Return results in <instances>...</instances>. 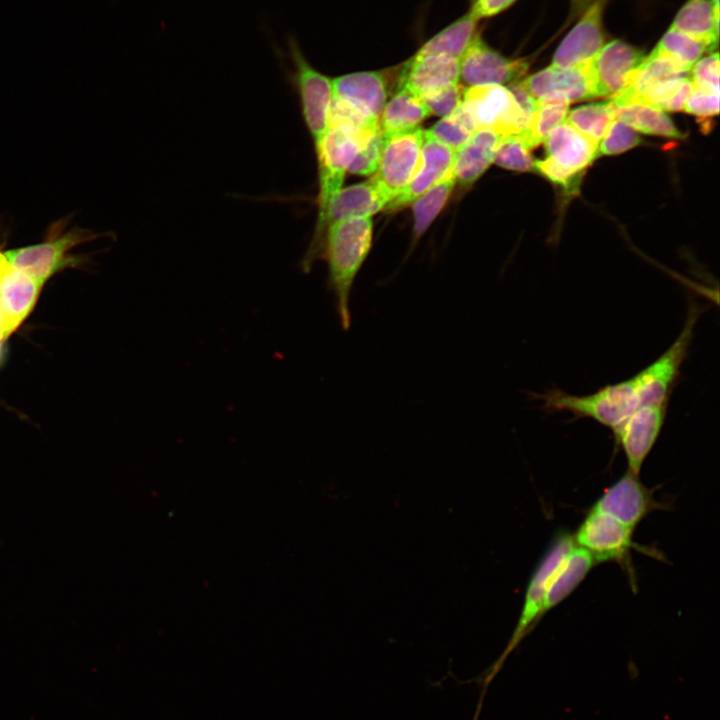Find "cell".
Wrapping results in <instances>:
<instances>
[{"label":"cell","instance_id":"6da1fadb","mask_svg":"<svg viewBox=\"0 0 720 720\" xmlns=\"http://www.w3.org/2000/svg\"><path fill=\"white\" fill-rule=\"evenodd\" d=\"M702 312L691 302L685 325L665 352L634 376L608 384L592 394L572 395L560 389L535 394L549 412H569L575 417L590 418L612 429L642 406L667 405L688 354L694 327Z\"/></svg>","mask_w":720,"mask_h":720},{"label":"cell","instance_id":"7a4b0ae2","mask_svg":"<svg viewBox=\"0 0 720 720\" xmlns=\"http://www.w3.org/2000/svg\"><path fill=\"white\" fill-rule=\"evenodd\" d=\"M372 238V217L353 218L333 224L324 237L320 258L327 261L329 288L335 295L343 330L351 326V290L370 252Z\"/></svg>","mask_w":720,"mask_h":720},{"label":"cell","instance_id":"3957f363","mask_svg":"<svg viewBox=\"0 0 720 720\" xmlns=\"http://www.w3.org/2000/svg\"><path fill=\"white\" fill-rule=\"evenodd\" d=\"M97 236L79 227L68 229L65 220H61L49 227L43 241L5 251V255L12 267L44 285L64 268L78 264L79 258L71 251Z\"/></svg>","mask_w":720,"mask_h":720},{"label":"cell","instance_id":"277c9868","mask_svg":"<svg viewBox=\"0 0 720 720\" xmlns=\"http://www.w3.org/2000/svg\"><path fill=\"white\" fill-rule=\"evenodd\" d=\"M574 545L573 535L569 532L561 530L554 535L531 574L513 634L503 653L486 673L483 680L484 688L498 673L509 654L541 619V610L548 584Z\"/></svg>","mask_w":720,"mask_h":720},{"label":"cell","instance_id":"5b68a950","mask_svg":"<svg viewBox=\"0 0 720 720\" xmlns=\"http://www.w3.org/2000/svg\"><path fill=\"white\" fill-rule=\"evenodd\" d=\"M288 56L292 66L290 80L299 96L303 119L316 150L328 130L332 79L310 64L293 37L288 39Z\"/></svg>","mask_w":720,"mask_h":720},{"label":"cell","instance_id":"8992f818","mask_svg":"<svg viewBox=\"0 0 720 720\" xmlns=\"http://www.w3.org/2000/svg\"><path fill=\"white\" fill-rule=\"evenodd\" d=\"M423 142L424 130L421 127L383 133L379 166L370 178L386 205L415 175L421 160Z\"/></svg>","mask_w":720,"mask_h":720},{"label":"cell","instance_id":"52a82bcc","mask_svg":"<svg viewBox=\"0 0 720 720\" xmlns=\"http://www.w3.org/2000/svg\"><path fill=\"white\" fill-rule=\"evenodd\" d=\"M461 106L475 130L490 129L502 137L521 133L530 120L510 90L503 85L465 88Z\"/></svg>","mask_w":720,"mask_h":720},{"label":"cell","instance_id":"ba28073f","mask_svg":"<svg viewBox=\"0 0 720 720\" xmlns=\"http://www.w3.org/2000/svg\"><path fill=\"white\" fill-rule=\"evenodd\" d=\"M386 202L371 178L365 182L341 188L328 204L321 224L315 228L311 244L301 263L303 270L308 272L312 264L320 258V253L327 229L338 222L372 217L383 211Z\"/></svg>","mask_w":720,"mask_h":720},{"label":"cell","instance_id":"9c48e42d","mask_svg":"<svg viewBox=\"0 0 720 720\" xmlns=\"http://www.w3.org/2000/svg\"><path fill=\"white\" fill-rule=\"evenodd\" d=\"M634 529L614 517L590 509L580 523L573 540L591 554L595 562H618L626 565L635 547Z\"/></svg>","mask_w":720,"mask_h":720},{"label":"cell","instance_id":"30bf717a","mask_svg":"<svg viewBox=\"0 0 720 720\" xmlns=\"http://www.w3.org/2000/svg\"><path fill=\"white\" fill-rule=\"evenodd\" d=\"M363 146L357 139L342 130L328 128L322 142L315 150L319 179L316 227L321 224L329 202L342 188L345 174Z\"/></svg>","mask_w":720,"mask_h":720},{"label":"cell","instance_id":"8fae6325","mask_svg":"<svg viewBox=\"0 0 720 720\" xmlns=\"http://www.w3.org/2000/svg\"><path fill=\"white\" fill-rule=\"evenodd\" d=\"M520 82L536 100L569 104L597 98L591 59L569 68L550 65Z\"/></svg>","mask_w":720,"mask_h":720},{"label":"cell","instance_id":"7c38bea8","mask_svg":"<svg viewBox=\"0 0 720 720\" xmlns=\"http://www.w3.org/2000/svg\"><path fill=\"white\" fill-rule=\"evenodd\" d=\"M525 59H510L491 48L478 33L460 60V80L468 87L519 81L528 69Z\"/></svg>","mask_w":720,"mask_h":720},{"label":"cell","instance_id":"4fadbf2b","mask_svg":"<svg viewBox=\"0 0 720 720\" xmlns=\"http://www.w3.org/2000/svg\"><path fill=\"white\" fill-rule=\"evenodd\" d=\"M666 411L667 405H645L611 429L633 473L640 474L663 428Z\"/></svg>","mask_w":720,"mask_h":720},{"label":"cell","instance_id":"5bb4252c","mask_svg":"<svg viewBox=\"0 0 720 720\" xmlns=\"http://www.w3.org/2000/svg\"><path fill=\"white\" fill-rule=\"evenodd\" d=\"M639 474L628 470L611 484L595 501L592 510L608 514L626 526H636L651 512L660 508Z\"/></svg>","mask_w":720,"mask_h":720},{"label":"cell","instance_id":"9a60e30c","mask_svg":"<svg viewBox=\"0 0 720 720\" xmlns=\"http://www.w3.org/2000/svg\"><path fill=\"white\" fill-rule=\"evenodd\" d=\"M644 57L641 50L621 40L604 44L591 59L597 97L612 98L622 91Z\"/></svg>","mask_w":720,"mask_h":720},{"label":"cell","instance_id":"2e32d148","mask_svg":"<svg viewBox=\"0 0 720 720\" xmlns=\"http://www.w3.org/2000/svg\"><path fill=\"white\" fill-rule=\"evenodd\" d=\"M603 0L594 1L557 47L552 66L569 68L592 59L604 45Z\"/></svg>","mask_w":720,"mask_h":720},{"label":"cell","instance_id":"e0dca14e","mask_svg":"<svg viewBox=\"0 0 720 720\" xmlns=\"http://www.w3.org/2000/svg\"><path fill=\"white\" fill-rule=\"evenodd\" d=\"M387 71H361L332 79L333 97L380 121L387 102Z\"/></svg>","mask_w":720,"mask_h":720},{"label":"cell","instance_id":"ac0fdd59","mask_svg":"<svg viewBox=\"0 0 720 720\" xmlns=\"http://www.w3.org/2000/svg\"><path fill=\"white\" fill-rule=\"evenodd\" d=\"M454 155L453 149L424 134L421 160L415 175L383 211L393 213L410 205L448 173L453 167Z\"/></svg>","mask_w":720,"mask_h":720},{"label":"cell","instance_id":"d6986e66","mask_svg":"<svg viewBox=\"0 0 720 720\" xmlns=\"http://www.w3.org/2000/svg\"><path fill=\"white\" fill-rule=\"evenodd\" d=\"M397 85L416 96L460 82V61L444 56L413 55L397 71Z\"/></svg>","mask_w":720,"mask_h":720},{"label":"cell","instance_id":"ffe728a7","mask_svg":"<svg viewBox=\"0 0 720 720\" xmlns=\"http://www.w3.org/2000/svg\"><path fill=\"white\" fill-rule=\"evenodd\" d=\"M42 284L10 267L0 280V315L7 339L32 311Z\"/></svg>","mask_w":720,"mask_h":720},{"label":"cell","instance_id":"44dd1931","mask_svg":"<svg viewBox=\"0 0 720 720\" xmlns=\"http://www.w3.org/2000/svg\"><path fill=\"white\" fill-rule=\"evenodd\" d=\"M549 159L562 169L577 175L599 156L598 145L569 123L556 126L544 140Z\"/></svg>","mask_w":720,"mask_h":720},{"label":"cell","instance_id":"7402d4cb","mask_svg":"<svg viewBox=\"0 0 720 720\" xmlns=\"http://www.w3.org/2000/svg\"><path fill=\"white\" fill-rule=\"evenodd\" d=\"M502 136L493 130H475L454 155L453 172L456 184L468 189L494 162L495 153Z\"/></svg>","mask_w":720,"mask_h":720},{"label":"cell","instance_id":"603a6c76","mask_svg":"<svg viewBox=\"0 0 720 720\" xmlns=\"http://www.w3.org/2000/svg\"><path fill=\"white\" fill-rule=\"evenodd\" d=\"M595 564L589 552L574 545L548 584L541 618L563 602L580 585Z\"/></svg>","mask_w":720,"mask_h":720},{"label":"cell","instance_id":"cb8c5ba5","mask_svg":"<svg viewBox=\"0 0 720 720\" xmlns=\"http://www.w3.org/2000/svg\"><path fill=\"white\" fill-rule=\"evenodd\" d=\"M670 28L705 42L712 51L719 38V0H688Z\"/></svg>","mask_w":720,"mask_h":720},{"label":"cell","instance_id":"d4e9b609","mask_svg":"<svg viewBox=\"0 0 720 720\" xmlns=\"http://www.w3.org/2000/svg\"><path fill=\"white\" fill-rule=\"evenodd\" d=\"M476 20L469 11L427 40L416 56H444L461 60L477 32Z\"/></svg>","mask_w":720,"mask_h":720},{"label":"cell","instance_id":"484cf974","mask_svg":"<svg viewBox=\"0 0 720 720\" xmlns=\"http://www.w3.org/2000/svg\"><path fill=\"white\" fill-rule=\"evenodd\" d=\"M430 112L419 96L402 87H396L392 98L388 100L380 117L383 133L396 132L420 127L430 116Z\"/></svg>","mask_w":720,"mask_h":720},{"label":"cell","instance_id":"4316f807","mask_svg":"<svg viewBox=\"0 0 720 720\" xmlns=\"http://www.w3.org/2000/svg\"><path fill=\"white\" fill-rule=\"evenodd\" d=\"M456 186L453 167L448 173L411 204L413 240L417 242L445 207Z\"/></svg>","mask_w":720,"mask_h":720},{"label":"cell","instance_id":"83f0119b","mask_svg":"<svg viewBox=\"0 0 720 720\" xmlns=\"http://www.w3.org/2000/svg\"><path fill=\"white\" fill-rule=\"evenodd\" d=\"M614 119L646 134L675 139L684 137L669 116L649 105L635 103L614 106Z\"/></svg>","mask_w":720,"mask_h":720},{"label":"cell","instance_id":"f1b7e54d","mask_svg":"<svg viewBox=\"0 0 720 720\" xmlns=\"http://www.w3.org/2000/svg\"><path fill=\"white\" fill-rule=\"evenodd\" d=\"M692 89L690 75L670 78L647 87L631 104H645L661 111H680Z\"/></svg>","mask_w":720,"mask_h":720},{"label":"cell","instance_id":"f546056e","mask_svg":"<svg viewBox=\"0 0 720 720\" xmlns=\"http://www.w3.org/2000/svg\"><path fill=\"white\" fill-rule=\"evenodd\" d=\"M567 114V103L537 100L536 109L527 127L519 135L525 144L533 149L543 142L556 126L562 124Z\"/></svg>","mask_w":720,"mask_h":720},{"label":"cell","instance_id":"4dcf8cb0","mask_svg":"<svg viewBox=\"0 0 720 720\" xmlns=\"http://www.w3.org/2000/svg\"><path fill=\"white\" fill-rule=\"evenodd\" d=\"M613 120L614 105L611 101L576 107L567 117V123L597 144Z\"/></svg>","mask_w":720,"mask_h":720},{"label":"cell","instance_id":"1f68e13d","mask_svg":"<svg viewBox=\"0 0 720 720\" xmlns=\"http://www.w3.org/2000/svg\"><path fill=\"white\" fill-rule=\"evenodd\" d=\"M474 131L472 120L460 104L451 114L424 130V134L456 151Z\"/></svg>","mask_w":720,"mask_h":720},{"label":"cell","instance_id":"d6a6232c","mask_svg":"<svg viewBox=\"0 0 720 720\" xmlns=\"http://www.w3.org/2000/svg\"><path fill=\"white\" fill-rule=\"evenodd\" d=\"M654 49L676 60L689 71L705 52L710 51L705 42L672 28L668 29Z\"/></svg>","mask_w":720,"mask_h":720},{"label":"cell","instance_id":"836d02e7","mask_svg":"<svg viewBox=\"0 0 720 720\" xmlns=\"http://www.w3.org/2000/svg\"><path fill=\"white\" fill-rule=\"evenodd\" d=\"M530 150L519 134L504 136L497 147L494 162L512 171L535 172V160Z\"/></svg>","mask_w":720,"mask_h":720},{"label":"cell","instance_id":"e575fe53","mask_svg":"<svg viewBox=\"0 0 720 720\" xmlns=\"http://www.w3.org/2000/svg\"><path fill=\"white\" fill-rule=\"evenodd\" d=\"M641 142L639 134L624 122L614 119L598 145V154L617 155L626 152Z\"/></svg>","mask_w":720,"mask_h":720},{"label":"cell","instance_id":"d590c367","mask_svg":"<svg viewBox=\"0 0 720 720\" xmlns=\"http://www.w3.org/2000/svg\"><path fill=\"white\" fill-rule=\"evenodd\" d=\"M465 87L460 83L452 84L432 92L420 98L429 110L430 114L445 117L455 111L463 101Z\"/></svg>","mask_w":720,"mask_h":720},{"label":"cell","instance_id":"8d00e7d4","mask_svg":"<svg viewBox=\"0 0 720 720\" xmlns=\"http://www.w3.org/2000/svg\"><path fill=\"white\" fill-rule=\"evenodd\" d=\"M383 146L381 129L358 151L348 172L354 175L372 176L378 169Z\"/></svg>","mask_w":720,"mask_h":720},{"label":"cell","instance_id":"74e56055","mask_svg":"<svg viewBox=\"0 0 720 720\" xmlns=\"http://www.w3.org/2000/svg\"><path fill=\"white\" fill-rule=\"evenodd\" d=\"M690 80L695 88L719 94L718 52L700 58L691 68Z\"/></svg>","mask_w":720,"mask_h":720},{"label":"cell","instance_id":"f35d334b","mask_svg":"<svg viewBox=\"0 0 720 720\" xmlns=\"http://www.w3.org/2000/svg\"><path fill=\"white\" fill-rule=\"evenodd\" d=\"M683 110L696 116L698 120H702L703 127L705 121H709L719 112V94L701 90L693 86L691 93L685 101Z\"/></svg>","mask_w":720,"mask_h":720},{"label":"cell","instance_id":"ab89813d","mask_svg":"<svg viewBox=\"0 0 720 720\" xmlns=\"http://www.w3.org/2000/svg\"><path fill=\"white\" fill-rule=\"evenodd\" d=\"M534 169L552 183L561 186L567 192H575L580 185L583 175L570 173L548 157L534 162Z\"/></svg>","mask_w":720,"mask_h":720},{"label":"cell","instance_id":"60d3db41","mask_svg":"<svg viewBox=\"0 0 720 720\" xmlns=\"http://www.w3.org/2000/svg\"><path fill=\"white\" fill-rule=\"evenodd\" d=\"M515 2L516 0H475L469 13L479 21L503 12Z\"/></svg>","mask_w":720,"mask_h":720},{"label":"cell","instance_id":"b9f144b4","mask_svg":"<svg viewBox=\"0 0 720 720\" xmlns=\"http://www.w3.org/2000/svg\"><path fill=\"white\" fill-rule=\"evenodd\" d=\"M10 267L11 264L6 257L5 252L0 251V280Z\"/></svg>","mask_w":720,"mask_h":720},{"label":"cell","instance_id":"7bdbcfd3","mask_svg":"<svg viewBox=\"0 0 720 720\" xmlns=\"http://www.w3.org/2000/svg\"><path fill=\"white\" fill-rule=\"evenodd\" d=\"M3 340H5V338H4V333H3V328H2V321H1V315H0V345H1V343H2Z\"/></svg>","mask_w":720,"mask_h":720},{"label":"cell","instance_id":"ee69618b","mask_svg":"<svg viewBox=\"0 0 720 720\" xmlns=\"http://www.w3.org/2000/svg\"><path fill=\"white\" fill-rule=\"evenodd\" d=\"M575 1H576L578 4H585V3H587L589 0H575Z\"/></svg>","mask_w":720,"mask_h":720}]
</instances>
